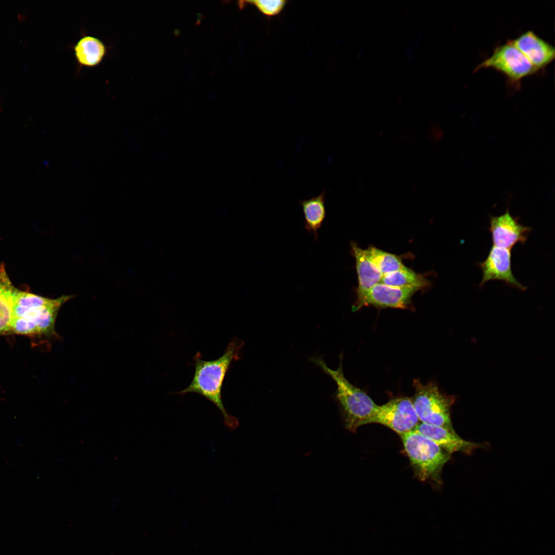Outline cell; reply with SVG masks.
Listing matches in <instances>:
<instances>
[{
	"label": "cell",
	"instance_id": "cell-1",
	"mask_svg": "<svg viewBox=\"0 0 555 555\" xmlns=\"http://www.w3.org/2000/svg\"><path fill=\"white\" fill-rule=\"evenodd\" d=\"M244 343L235 338L228 344L223 354L212 360H205L200 352L193 357L194 373L189 385L176 394L183 395L197 393L213 403L221 413L225 424L230 430L238 425L237 419L225 408L222 400V388L226 376L232 363L241 358Z\"/></svg>",
	"mask_w": 555,
	"mask_h": 555
},
{
	"label": "cell",
	"instance_id": "cell-2",
	"mask_svg": "<svg viewBox=\"0 0 555 555\" xmlns=\"http://www.w3.org/2000/svg\"><path fill=\"white\" fill-rule=\"evenodd\" d=\"M311 361L335 381L337 386L336 395L341 407L346 428L355 432L359 427L372 423L378 405L365 392L346 379L342 369V360L336 370L328 367L320 357L312 358Z\"/></svg>",
	"mask_w": 555,
	"mask_h": 555
},
{
	"label": "cell",
	"instance_id": "cell-3",
	"mask_svg": "<svg viewBox=\"0 0 555 555\" xmlns=\"http://www.w3.org/2000/svg\"><path fill=\"white\" fill-rule=\"evenodd\" d=\"M400 436L417 478L422 482L433 481L439 484L441 470L451 455L414 430Z\"/></svg>",
	"mask_w": 555,
	"mask_h": 555
},
{
	"label": "cell",
	"instance_id": "cell-4",
	"mask_svg": "<svg viewBox=\"0 0 555 555\" xmlns=\"http://www.w3.org/2000/svg\"><path fill=\"white\" fill-rule=\"evenodd\" d=\"M413 385L415 391L412 400L420 422L454 431L450 411L455 397L442 393L433 382L423 384L414 379Z\"/></svg>",
	"mask_w": 555,
	"mask_h": 555
},
{
	"label": "cell",
	"instance_id": "cell-5",
	"mask_svg": "<svg viewBox=\"0 0 555 555\" xmlns=\"http://www.w3.org/2000/svg\"><path fill=\"white\" fill-rule=\"evenodd\" d=\"M73 295H63L47 303L27 309L13 318L9 333L29 337L55 334V322L61 306Z\"/></svg>",
	"mask_w": 555,
	"mask_h": 555
},
{
	"label": "cell",
	"instance_id": "cell-6",
	"mask_svg": "<svg viewBox=\"0 0 555 555\" xmlns=\"http://www.w3.org/2000/svg\"><path fill=\"white\" fill-rule=\"evenodd\" d=\"M490 68L506 77L510 86L518 88L522 80L539 71L509 41L497 46L489 57L474 69Z\"/></svg>",
	"mask_w": 555,
	"mask_h": 555
},
{
	"label": "cell",
	"instance_id": "cell-7",
	"mask_svg": "<svg viewBox=\"0 0 555 555\" xmlns=\"http://www.w3.org/2000/svg\"><path fill=\"white\" fill-rule=\"evenodd\" d=\"M420 422L412 399L400 397L378 405L372 423H378L401 436L414 431Z\"/></svg>",
	"mask_w": 555,
	"mask_h": 555
},
{
	"label": "cell",
	"instance_id": "cell-8",
	"mask_svg": "<svg viewBox=\"0 0 555 555\" xmlns=\"http://www.w3.org/2000/svg\"><path fill=\"white\" fill-rule=\"evenodd\" d=\"M419 290L416 288L394 287L378 283L360 300L354 302L351 310L356 311L366 306L381 308H408L413 295Z\"/></svg>",
	"mask_w": 555,
	"mask_h": 555
},
{
	"label": "cell",
	"instance_id": "cell-9",
	"mask_svg": "<svg viewBox=\"0 0 555 555\" xmlns=\"http://www.w3.org/2000/svg\"><path fill=\"white\" fill-rule=\"evenodd\" d=\"M511 250L492 246L483 262L478 264L483 276L480 286L491 280L503 281L510 287L525 291L527 287L520 283L513 274Z\"/></svg>",
	"mask_w": 555,
	"mask_h": 555
},
{
	"label": "cell",
	"instance_id": "cell-10",
	"mask_svg": "<svg viewBox=\"0 0 555 555\" xmlns=\"http://www.w3.org/2000/svg\"><path fill=\"white\" fill-rule=\"evenodd\" d=\"M489 230L493 246L511 250L516 244L526 243L531 228L520 224L508 207L503 214L490 216Z\"/></svg>",
	"mask_w": 555,
	"mask_h": 555
},
{
	"label": "cell",
	"instance_id": "cell-11",
	"mask_svg": "<svg viewBox=\"0 0 555 555\" xmlns=\"http://www.w3.org/2000/svg\"><path fill=\"white\" fill-rule=\"evenodd\" d=\"M509 41L539 72L554 59V47L531 30L525 31Z\"/></svg>",
	"mask_w": 555,
	"mask_h": 555
},
{
	"label": "cell",
	"instance_id": "cell-12",
	"mask_svg": "<svg viewBox=\"0 0 555 555\" xmlns=\"http://www.w3.org/2000/svg\"><path fill=\"white\" fill-rule=\"evenodd\" d=\"M414 431L429 438L450 455L457 452L470 453L482 446L467 441L455 431L442 427L419 422Z\"/></svg>",
	"mask_w": 555,
	"mask_h": 555
},
{
	"label": "cell",
	"instance_id": "cell-13",
	"mask_svg": "<svg viewBox=\"0 0 555 555\" xmlns=\"http://www.w3.org/2000/svg\"><path fill=\"white\" fill-rule=\"evenodd\" d=\"M350 247L351 254L356 260L358 286L355 301H358L375 285L380 283L383 274L371 260L367 249L361 248L355 242L350 243Z\"/></svg>",
	"mask_w": 555,
	"mask_h": 555
},
{
	"label": "cell",
	"instance_id": "cell-14",
	"mask_svg": "<svg viewBox=\"0 0 555 555\" xmlns=\"http://www.w3.org/2000/svg\"><path fill=\"white\" fill-rule=\"evenodd\" d=\"M76 61L80 67H93L106 57L108 49L100 39L83 34L73 46Z\"/></svg>",
	"mask_w": 555,
	"mask_h": 555
},
{
	"label": "cell",
	"instance_id": "cell-15",
	"mask_svg": "<svg viewBox=\"0 0 555 555\" xmlns=\"http://www.w3.org/2000/svg\"><path fill=\"white\" fill-rule=\"evenodd\" d=\"M17 289L11 282L3 264L0 265V335L9 333L13 319Z\"/></svg>",
	"mask_w": 555,
	"mask_h": 555
},
{
	"label": "cell",
	"instance_id": "cell-16",
	"mask_svg": "<svg viewBox=\"0 0 555 555\" xmlns=\"http://www.w3.org/2000/svg\"><path fill=\"white\" fill-rule=\"evenodd\" d=\"M325 195V191L322 190L318 195L307 199H301L299 201L304 216L305 229L308 233L313 234L316 240L318 238V230L326 216Z\"/></svg>",
	"mask_w": 555,
	"mask_h": 555
},
{
	"label": "cell",
	"instance_id": "cell-17",
	"mask_svg": "<svg viewBox=\"0 0 555 555\" xmlns=\"http://www.w3.org/2000/svg\"><path fill=\"white\" fill-rule=\"evenodd\" d=\"M380 283L394 287L416 288L419 290L430 285L429 281L423 275L407 267L383 274Z\"/></svg>",
	"mask_w": 555,
	"mask_h": 555
},
{
	"label": "cell",
	"instance_id": "cell-18",
	"mask_svg": "<svg viewBox=\"0 0 555 555\" xmlns=\"http://www.w3.org/2000/svg\"><path fill=\"white\" fill-rule=\"evenodd\" d=\"M367 250L371 260L383 275L406 267L395 254L375 247H369Z\"/></svg>",
	"mask_w": 555,
	"mask_h": 555
},
{
	"label": "cell",
	"instance_id": "cell-19",
	"mask_svg": "<svg viewBox=\"0 0 555 555\" xmlns=\"http://www.w3.org/2000/svg\"><path fill=\"white\" fill-rule=\"evenodd\" d=\"M248 2L254 5L261 13L268 16H272L279 14L286 4V1L283 0H259Z\"/></svg>",
	"mask_w": 555,
	"mask_h": 555
}]
</instances>
